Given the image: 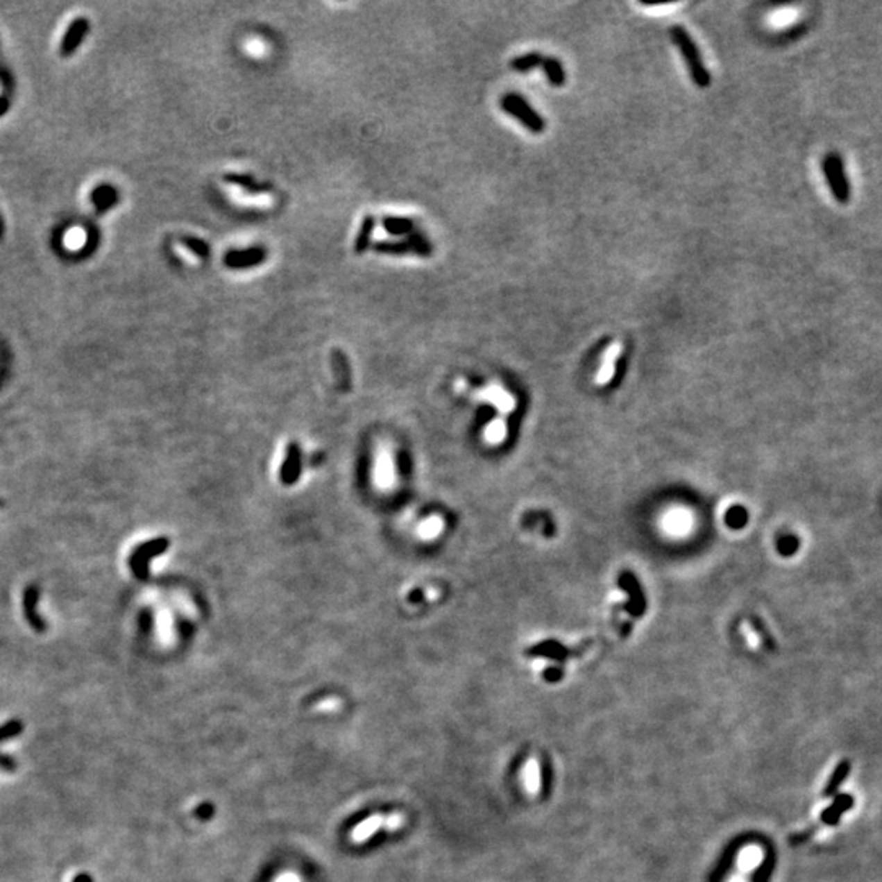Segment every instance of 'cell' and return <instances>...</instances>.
I'll use <instances>...</instances> for the list:
<instances>
[{"instance_id": "23", "label": "cell", "mask_w": 882, "mask_h": 882, "mask_svg": "<svg viewBox=\"0 0 882 882\" xmlns=\"http://www.w3.org/2000/svg\"><path fill=\"white\" fill-rule=\"evenodd\" d=\"M74 882H94V881H92V879H90V877H89V876H87V874H82V876H78V877H77V879H76V881H74Z\"/></svg>"}, {"instance_id": "9", "label": "cell", "mask_w": 882, "mask_h": 882, "mask_svg": "<svg viewBox=\"0 0 882 882\" xmlns=\"http://www.w3.org/2000/svg\"><path fill=\"white\" fill-rule=\"evenodd\" d=\"M541 67L546 74L549 84L554 87H562L566 84V71L556 58H544Z\"/></svg>"}, {"instance_id": "3", "label": "cell", "mask_w": 882, "mask_h": 882, "mask_svg": "<svg viewBox=\"0 0 882 882\" xmlns=\"http://www.w3.org/2000/svg\"><path fill=\"white\" fill-rule=\"evenodd\" d=\"M500 105L503 112L509 113L510 117H514L515 119H518L525 128H528L531 133H534V135H539V133H543L544 128H546V123H544L541 115H539L536 110L531 108V105L523 99V96L516 94H507L502 99Z\"/></svg>"}, {"instance_id": "11", "label": "cell", "mask_w": 882, "mask_h": 882, "mask_svg": "<svg viewBox=\"0 0 882 882\" xmlns=\"http://www.w3.org/2000/svg\"><path fill=\"white\" fill-rule=\"evenodd\" d=\"M799 18H801V10L799 8H781V10L774 12L770 17V23L774 28H786V26L792 25L794 22H799Z\"/></svg>"}, {"instance_id": "19", "label": "cell", "mask_w": 882, "mask_h": 882, "mask_svg": "<svg viewBox=\"0 0 882 882\" xmlns=\"http://www.w3.org/2000/svg\"><path fill=\"white\" fill-rule=\"evenodd\" d=\"M64 242H66V246L71 248H80L82 244L85 242V234L82 232V230L74 229L66 235V240H64Z\"/></svg>"}, {"instance_id": "5", "label": "cell", "mask_w": 882, "mask_h": 882, "mask_svg": "<svg viewBox=\"0 0 882 882\" xmlns=\"http://www.w3.org/2000/svg\"><path fill=\"white\" fill-rule=\"evenodd\" d=\"M266 258H269V251L263 246H253L242 251L232 248L226 252L224 265L230 270H247L262 265Z\"/></svg>"}, {"instance_id": "21", "label": "cell", "mask_w": 882, "mask_h": 882, "mask_svg": "<svg viewBox=\"0 0 882 882\" xmlns=\"http://www.w3.org/2000/svg\"><path fill=\"white\" fill-rule=\"evenodd\" d=\"M440 529H441L440 521H427V525L423 526V531H425V534H427V536H430V534H432V536H435V534Z\"/></svg>"}, {"instance_id": "16", "label": "cell", "mask_w": 882, "mask_h": 882, "mask_svg": "<svg viewBox=\"0 0 882 882\" xmlns=\"http://www.w3.org/2000/svg\"><path fill=\"white\" fill-rule=\"evenodd\" d=\"M505 435H507V427L503 420H495V422L489 425L486 438L491 443H500L503 438H505Z\"/></svg>"}, {"instance_id": "12", "label": "cell", "mask_w": 882, "mask_h": 882, "mask_svg": "<svg viewBox=\"0 0 882 882\" xmlns=\"http://www.w3.org/2000/svg\"><path fill=\"white\" fill-rule=\"evenodd\" d=\"M543 61L544 58L539 53H529V54H525V56L515 58L514 61H511V67H514L516 72H529L531 69L541 66Z\"/></svg>"}, {"instance_id": "7", "label": "cell", "mask_w": 882, "mask_h": 882, "mask_svg": "<svg viewBox=\"0 0 882 882\" xmlns=\"http://www.w3.org/2000/svg\"><path fill=\"white\" fill-rule=\"evenodd\" d=\"M374 226H376V219H374V216H371V214L364 216L363 223H362V228H359L358 235H357V239H355V244H353V252L357 253V255H362V253H364V252L368 251L369 244H371V235H373Z\"/></svg>"}, {"instance_id": "4", "label": "cell", "mask_w": 882, "mask_h": 882, "mask_svg": "<svg viewBox=\"0 0 882 882\" xmlns=\"http://www.w3.org/2000/svg\"><path fill=\"white\" fill-rule=\"evenodd\" d=\"M373 248L380 253H386V255H407V253H415V255L420 257H430L433 252L430 240L425 237V234L422 232L409 234L407 240H396V242L382 240V242L374 244Z\"/></svg>"}, {"instance_id": "20", "label": "cell", "mask_w": 882, "mask_h": 882, "mask_svg": "<svg viewBox=\"0 0 882 882\" xmlns=\"http://www.w3.org/2000/svg\"><path fill=\"white\" fill-rule=\"evenodd\" d=\"M20 731H22L20 722H17V720H12V722L6 724V726L0 729V740H6V738H8V737L17 736V733L20 732Z\"/></svg>"}, {"instance_id": "18", "label": "cell", "mask_w": 882, "mask_h": 882, "mask_svg": "<svg viewBox=\"0 0 882 882\" xmlns=\"http://www.w3.org/2000/svg\"><path fill=\"white\" fill-rule=\"evenodd\" d=\"M848 771H849V765L847 763V761H843V763L840 765L838 768H837V771H835V773H833L832 779H830L829 788H826V794H832V792L835 791V789H837V788L840 786V783H842L843 779L847 778Z\"/></svg>"}, {"instance_id": "13", "label": "cell", "mask_w": 882, "mask_h": 882, "mask_svg": "<svg viewBox=\"0 0 882 882\" xmlns=\"http://www.w3.org/2000/svg\"><path fill=\"white\" fill-rule=\"evenodd\" d=\"M487 399H491L492 402L495 404V407L500 409L502 412H511V410L515 409L514 397L509 396L505 391H502V389L489 391Z\"/></svg>"}, {"instance_id": "10", "label": "cell", "mask_w": 882, "mask_h": 882, "mask_svg": "<svg viewBox=\"0 0 882 882\" xmlns=\"http://www.w3.org/2000/svg\"><path fill=\"white\" fill-rule=\"evenodd\" d=\"M691 526V515L685 510H675L667 516V529L672 533H685Z\"/></svg>"}, {"instance_id": "17", "label": "cell", "mask_w": 882, "mask_h": 882, "mask_svg": "<svg viewBox=\"0 0 882 882\" xmlns=\"http://www.w3.org/2000/svg\"><path fill=\"white\" fill-rule=\"evenodd\" d=\"M799 544H801V543H799V539L796 536H792V534H788V536H783L781 539H779V543H778L779 552H781L783 556H792L794 552H797Z\"/></svg>"}, {"instance_id": "15", "label": "cell", "mask_w": 882, "mask_h": 882, "mask_svg": "<svg viewBox=\"0 0 882 882\" xmlns=\"http://www.w3.org/2000/svg\"><path fill=\"white\" fill-rule=\"evenodd\" d=\"M182 244L193 253V255L200 258H207L211 255V248L210 246H207V242L200 237H183Z\"/></svg>"}, {"instance_id": "14", "label": "cell", "mask_w": 882, "mask_h": 882, "mask_svg": "<svg viewBox=\"0 0 882 882\" xmlns=\"http://www.w3.org/2000/svg\"><path fill=\"white\" fill-rule=\"evenodd\" d=\"M616 358H618V348H614V352H609L607 355V359H604L603 366L600 368V373L597 376L598 384H607V382H609V380H611L614 371H616Z\"/></svg>"}, {"instance_id": "8", "label": "cell", "mask_w": 882, "mask_h": 882, "mask_svg": "<svg viewBox=\"0 0 882 882\" xmlns=\"http://www.w3.org/2000/svg\"><path fill=\"white\" fill-rule=\"evenodd\" d=\"M382 228L391 235H404L412 234L415 223L410 218H400V216H386L381 221Z\"/></svg>"}, {"instance_id": "6", "label": "cell", "mask_w": 882, "mask_h": 882, "mask_svg": "<svg viewBox=\"0 0 882 882\" xmlns=\"http://www.w3.org/2000/svg\"><path fill=\"white\" fill-rule=\"evenodd\" d=\"M224 180L226 183L242 188V190L248 193V195H263V193H269L271 192V188H273L269 182H258V180L253 178L252 175L228 173L224 175Z\"/></svg>"}, {"instance_id": "2", "label": "cell", "mask_w": 882, "mask_h": 882, "mask_svg": "<svg viewBox=\"0 0 882 882\" xmlns=\"http://www.w3.org/2000/svg\"><path fill=\"white\" fill-rule=\"evenodd\" d=\"M405 822L404 814L400 812H389V814H374L368 819L359 822L350 832V842L355 845H363L371 840L381 830L384 832H396L402 829Z\"/></svg>"}, {"instance_id": "22", "label": "cell", "mask_w": 882, "mask_h": 882, "mask_svg": "<svg viewBox=\"0 0 882 882\" xmlns=\"http://www.w3.org/2000/svg\"><path fill=\"white\" fill-rule=\"evenodd\" d=\"M275 882H303L296 872H281Z\"/></svg>"}, {"instance_id": "1", "label": "cell", "mask_w": 882, "mask_h": 882, "mask_svg": "<svg viewBox=\"0 0 882 882\" xmlns=\"http://www.w3.org/2000/svg\"><path fill=\"white\" fill-rule=\"evenodd\" d=\"M670 35H672L673 43L677 44V48L680 49L683 59H685L688 72H690L691 76V80L698 87H701V89L709 87L711 74L708 69H706L703 59H701L698 46H696L695 41H693L690 33H688L683 26L675 25L670 30Z\"/></svg>"}]
</instances>
